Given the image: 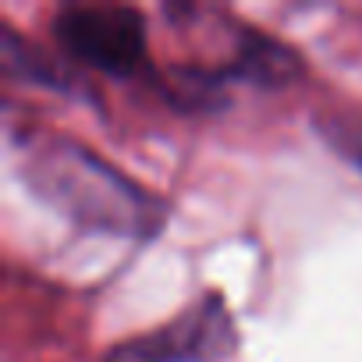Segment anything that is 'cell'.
Wrapping results in <instances>:
<instances>
[{
	"mask_svg": "<svg viewBox=\"0 0 362 362\" xmlns=\"http://www.w3.org/2000/svg\"><path fill=\"white\" fill-rule=\"evenodd\" d=\"M214 75L221 86L245 82V86H259V89H284L305 75V61L291 43H284L263 29L242 25L228 64L214 68Z\"/></svg>",
	"mask_w": 362,
	"mask_h": 362,
	"instance_id": "cell-4",
	"label": "cell"
},
{
	"mask_svg": "<svg viewBox=\"0 0 362 362\" xmlns=\"http://www.w3.org/2000/svg\"><path fill=\"white\" fill-rule=\"evenodd\" d=\"M0 57H4V68L11 78H22L29 86H43V89H54L64 96H78V100L89 96V89H82V78L61 57H50L43 47L25 40L8 22L0 25Z\"/></svg>",
	"mask_w": 362,
	"mask_h": 362,
	"instance_id": "cell-5",
	"label": "cell"
},
{
	"mask_svg": "<svg viewBox=\"0 0 362 362\" xmlns=\"http://www.w3.org/2000/svg\"><path fill=\"white\" fill-rule=\"evenodd\" d=\"M313 132L320 142L362 174V110L358 107H323L313 114Z\"/></svg>",
	"mask_w": 362,
	"mask_h": 362,
	"instance_id": "cell-6",
	"label": "cell"
},
{
	"mask_svg": "<svg viewBox=\"0 0 362 362\" xmlns=\"http://www.w3.org/2000/svg\"><path fill=\"white\" fill-rule=\"evenodd\" d=\"M235 341L238 330L224 295L206 291L174 320L110 344L100 362H224Z\"/></svg>",
	"mask_w": 362,
	"mask_h": 362,
	"instance_id": "cell-3",
	"label": "cell"
},
{
	"mask_svg": "<svg viewBox=\"0 0 362 362\" xmlns=\"http://www.w3.org/2000/svg\"><path fill=\"white\" fill-rule=\"evenodd\" d=\"M25 185L82 231L149 242L167 224V199L128 170L61 132H29L15 142Z\"/></svg>",
	"mask_w": 362,
	"mask_h": 362,
	"instance_id": "cell-1",
	"label": "cell"
},
{
	"mask_svg": "<svg viewBox=\"0 0 362 362\" xmlns=\"http://www.w3.org/2000/svg\"><path fill=\"white\" fill-rule=\"evenodd\" d=\"M50 33L71 61H78L100 75L139 78L149 68V29H146V18L139 8L71 4L54 15Z\"/></svg>",
	"mask_w": 362,
	"mask_h": 362,
	"instance_id": "cell-2",
	"label": "cell"
}]
</instances>
